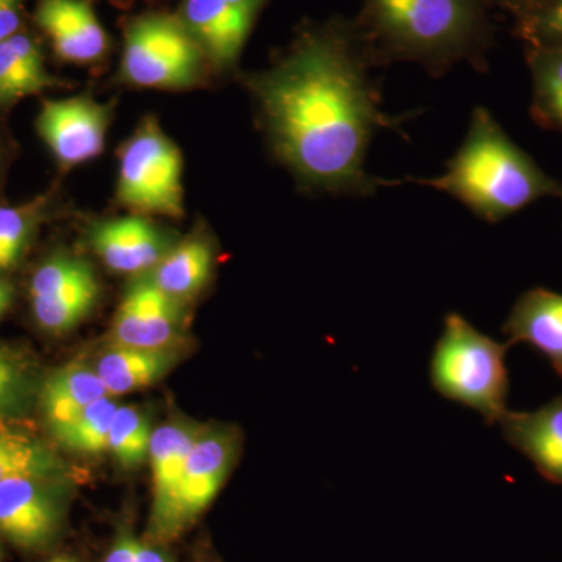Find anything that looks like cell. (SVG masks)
I'll use <instances>...</instances> for the list:
<instances>
[{"instance_id": "obj_16", "label": "cell", "mask_w": 562, "mask_h": 562, "mask_svg": "<svg viewBox=\"0 0 562 562\" xmlns=\"http://www.w3.org/2000/svg\"><path fill=\"white\" fill-rule=\"evenodd\" d=\"M503 439L535 464L547 482L562 486V394L536 412H506Z\"/></svg>"}, {"instance_id": "obj_1", "label": "cell", "mask_w": 562, "mask_h": 562, "mask_svg": "<svg viewBox=\"0 0 562 562\" xmlns=\"http://www.w3.org/2000/svg\"><path fill=\"white\" fill-rule=\"evenodd\" d=\"M375 68L353 21L303 27L269 68L247 74L273 160L303 190L371 198L397 184L366 171V155L382 128L402 132V117L382 109Z\"/></svg>"}, {"instance_id": "obj_12", "label": "cell", "mask_w": 562, "mask_h": 562, "mask_svg": "<svg viewBox=\"0 0 562 562\" xmlns=\"http://www.w3.org/2000/svg\"><path fill=\"white\" fill-rule=\"evenodd\" d=\"M61 505L46 479L18 476L0 483V535L24 550L49 546L61 528Z\"/></svg>"}, {"instance_id": "obj_31", "label": "cell", "mask_w": 562, "mask_h": 562, "mask_svg": "<svg viewBox=\"0 0 562 562\" xmlns=\"http://www.w3.org/2000/svg\"><path fill=\"white\" fill-rule=\"evenodd\" d=\"M136 562H172L168 554L151 543L136 542Z\"/></svg>"}, {"instance_id": "obj_19", "label": "cell", "mask_w": 562, "mask_h": 562, "mask_svg": "<svg viewBox=\"0 0 562 562\" xmlns=\"http://www.w3.org/2000/svg\"><path fill=\"white\" fill-rule=\"evenodd\" d=\"M46 68L43 47L31 33L21 31L0 43V114L31 95L63 87Z\"/></svg>"}, {"instance_id": "obj_35", "label": "cell", "mask_w": 562, "mask_h": 562, "mask_svg": "<svg viewBox=\"0 0 562 562\" xmlns=\"http://www.w3.org/2000/svg\"><path fill=\"white\" fill-rule=\"evenodd\" d=\"M484 2L501 7V9L514 14L524 5L525 2H527V0H484Z\"/></svg>"}, {"instance_id": "obj_5", "label": "cell", "mask_w": 562, "mask_h": 562, "mask_svg": "<svg viewBox=\"0 0 562 562\" xmlns=\"http://www.w3.org/2000/svg\"><path fill=\"white\" fill-rule=\"evenodd\" d=\"M210 63L179 14L147 13L125 29L117 77L144 90L187 91L201 87Z\"/></svg>"}, {"instance_id": "obj_24", "label": "cell", "mask_w": 562, "mask_h": 562, "mask_svg": "<svg viewBox=\"0 0 562 562\" xmlns=\"http://www.w3.org/2000/svg\"><path fill=\"white\" fill-rule=\"evenodd\" d=\"M55 469L57 461L38 436L0 419V483L18 476L47 479Z\"/></svg>"}, {"instance_id": "obj_22", "label": "cell", "mask_w": 562, "mask_h": 562, "mask_svg": "<svg viewBox=\"0 0 562 562\" xmlns=\"http://www.w3.org/2000/svg\"><path fill=\"white\" fill-rule=\"evenodd\" d=\"M172 364V349H132L111 344L110 350L99 358L94 371L101 376L110 395L116 397L157 383Z\"/></svg>"}, {"instance_id": "obj_25", "label": "cell", "mask_w": 562, "mask_h": 562, "mask_svg": "<svg viewBox=\"0 0 562 562\" xmlns=\"http://www.w3.org/2000/svg\"><path fill=\"white\" fill-rule=\"evenodd\" d=\"M120 408L113 395L92 403L83 413L69 422L55 438L70 450L81 453H101L109 450V436L114 413Z\"/></svg>"}, {"instance_id": "obj_32", "label": "cell", "mask_w": 562, "mask_h": 562, "mask_svg": "<svg viewBox=\"0 0 562 562\" xmlns=\"http://www.w3.org/2000/svg\"><path fill=\"white\" fill-rule=\"evenodd\" d=\"M11 158H13V147H11L10 139L0 132V192H2L7 173H9Z\"/></svg>"}, {"instance_id": "obj_34", "label": "cell", "mask_w": 562, "mask_h": 562, "mask_svg": "<svg viewBox=\"0 0 562 562\" xmlns=\"http://www.w3.org/2000/svg\"><path fill=\"white\" fill-rule=\"evenodd\" d=\"M13 284H11V281L9 279H5V277L0 276V317H2L3 314L9 312L11 303H13Z\"/></svg>"}, {"instance_id": "obj_18", "label": "cell", "mask_w": 562, "mask_h": 562, "mask_svg": "<svg viewBox=\"0 0 562 562\" xmlns=\"http://www.w3.org/2000/svg\"><path fill=\"white\" fill-rule=\"evenodd\" d=\"M214 265L216 250L210 236L198 228L187 238L179 239L146 276L158 290L187 305V302L205 290L213 276Z\"/></svg>"}, {"instance_id": "obj_8", "label": "cell", "mask_w": 562, "mask_h": 562, "mask_svg": "<svg viewBox=\"0 0 562 562\" xmlns=\"http://www.w3.org/2000/svg\"><path fill=\"white\" fill-rule=\"evenodd\" d=\"M99 288L90 262L55 251L36 266L29 283L33 319L43 330L68 331L91 312L99 299Z\"/></svg>"}, {"instance_id": "obj_27", "label": "cell", "mask_w": 562, "mask_h": 562, "mask_svg": "<svg viewBox=\"0 0 562 562\" xmlns=\"http://www.w3.org/2000/svg\"><path fill=\"white\" fill-rule=\"evenodd\" d=\"M149 419L135 406H120L111 422L109 450L125 468H135L149 457Z\"/></svg>"}, {"instance_id": "obj_9", "label": "cell", "mask_w": 562, "mask_h": 562, "mask_svg": "<svg viewBox=\"0 0 562 562\" xmlns=\"http://www.w3.org/2000/svg\"><path fill=\"white\" fill-rule=\"evenodd\" d=\"M87 239L110 271L140 277L149 273L180 238L154 217L128 213L92 222Z\"/></svg>"}, {"instance_id": "obj_30", "label": "cell", "mask_w": 562, "mask_h": 562, "mask_svg": "<svg viewBox=\"0 0 562 562\" xmlns=\"http://www.w3.org/2000/svg\"><path fill=\"white\" fill-rule=\"evenodd\" d=\"M136 542L131 532L122 531L103 562H136Z\"/></svg>"}, {"instance_id": "obj_28", "label": "cell", "mask_w": 562, "mask_h": 562, "mask_svg": "<svg viewBox=\"0 0 562 562\" xmlns=\"http://www.w3.org/2000/svg\"><path fill=\"white\" fill-rule=\"evenodd\" d=\"M24 386V373L20 364L5 355H0V408L16 401Z\"/></svg>"}, {"instance_id": "obj_36", "label": "cell", "mask_w": 562, "mask_h": 562, "mask_svg": "<svg viewBox=\"0 0 562 562\" xmlns=\"http://www.w3.org/2000/svg\"><path fill=\"white\" fill-rule=\"evenodd\" d=\"M47 562H77L74 558L66 557V554H58V557L50 558Z\"/></svg>"}, {"instance_id": "obj_11", "label": "cell", "mask_w": 562, "mask_h": 562, "mask_svg": "<svg viewBox=\"0 0 562 562\" xmlns=\"http://www.w3.org/2000/svg\"><path fill=\"white\" fill-rule=\"evenodd\" d=\"M238 453V436L231 430L199 431L188 454L168 541L194 522L216 497Z\"/></svg>"}, {"instance_id": "obj_6", "label": "cell", "mask_w": 562, "mask_h": 562, "mask_svg": "<svg viewBox=\"0 0 562 562\" xmlns=\"http://www.w3.org/2000/svg\"><path fill=\"white\" fill-rule=\"evenodd\" d=\"M116 201L139 216L183 217V155L154 116L144 117L120 147Z\"/></svg>"}, {"instance_id": "obj_20", "label": "cell", "mask_w": 562, "mask_h": 562, "mask_svg": "<svg viewBox=\"0 0 562 562\" xmlns=\"http://www.w3.org/2000/svg\"><path fill=\"white\" fill-rule=\"evenodd\" d=\"M60 211V198L54 190L35 195L27 202H0V276L21 265L41 227Z\"/></svg>"}, {"instance_id": "obj_2", "label": "cell", "mask_w": 562, "mask_h": 562, "mask_svg": "<svg viewBox=\"0 0 562 562\" xmlns=\"http://www.w3.org/2000/svg\"><path fill=\"white\" fill-rule=\"evenodd\" d=\"M484 0H362L355 25L373 65L412 61L441 77L458 63L487 69L494 31Z\"/></svg>"}, {"instance_id": "obj_15", "label": "cell", "mask_w": 562, "mask_h": 562, "mask_svg": "<svg viewBox=\"0 0 562 562\" xmlns=\"http://www.w3.org/2000/svg\"><path fill=\"white\" fill-rule=\"evenodd\" d=\"M199 428L191 425H162L151 435L149 460L151 468L150 538L154 542L168 541L173 506L179 494L181 479L187 468L188 454L199 435Z\"/></svg>"}, {"instance_id": "obj_33", "label": "cell", "mask_w": 562, "mask_h": 562, "mask_svg": "<svg viewBox=\"0 0 562 562\" xmlns=\"http://www.w3.org/2000/svg\"><path fill=\"white\" fill-rule=\"evenodd\" d=\"M228 2H231L235 9L241 11L243 14H246L249 20L257 22L258 14L265 9L268 0H228Z\"/></svg>"}, {"instance_id": "obj_3", "label": "cell", "mask_w": 562, "mask_h": 562, "mask_svg": "<svg viewBox=\"0 0 562 562\" xmlns=\"http://www.w3.org/2000/svg\"><path fill=\"white\" fill-rule=\"evenodd\" d=\"M405 181L446 192L490 224L508 220L542 199L562 201V183L520 149L490 110L472 111L468 135L447 161L446 172Z\"/></svg>"}, {"instance_id": "obj_29", "label": "cell", "mask_w": 562, "mask_h": 562, "mask_svg": "<svg viewBox=\"0 0 562 562\" xmlns=\"http://www.w3.org/2000/svg\"><path fill=\"white\" fill-rule=\"evenodd\" d=\"M22 24V0H0V43L24 31Z\"/></svg>"}, {"instance_id": "obj_7", "label": "cell", "mask_w": 562, "mask_h": 562, "mask_svg": "<svg viewBox=\"0 0 562 562\" xmlns=\"http://www.w3.org/2000/svg\"><path fill=\"white\" fill-rule=\"evenodd\" d=\"M114 103L90 94L41 102L36 133L61 172L72 171L101 157L113 122Z\"/></svg>"}, {"instance_id": "obj_4", "label": "cell", "mask_w": 562, "mask_h": 562, "mask_svg": "<svg viewBox=\"0 0 562 562\" xmlns=\"http://www.w3.org/2000/svg\"><path fill=\"white\" fill-rule=\"evenodd\" d=\"M508 342L476 330L461 314H447L430 362L432 387L442 397L482 414L487 425L498 424L508 412Z\"/></svg>"}, {"instance_id": "obj_26", "label": "cell", "mask_w": 562, "mask_h": 562, "mask_svg": "<svg viewBox=\"0 0 562 562\" xmlns=\"http://www.w3.org/2000/svg\"><path fill=\"white\" fill-rule=\"evenodd\" d=\"M513 16L525 47L562 50V0H527Z\"/></svg>"}, {"instance_id": "obj_13", "label": "cell", "mask_w": 562, "mask_h": 562, "mask_svg": "<svg viewBox=\"0 0 562 562\" xmlns=\"http://www.w3.org/2000/svg\"><path fill=\"white\" fill-rule=\"evenodd\" d=\"M35 21L61 61L95 65L109 54V33L91 0H38Z\"/></svg>"}, {"instance_id": "obj_17", "label": "cell", "mask_w": 562, "mask_h": 562, "mask_svg": "<svg viewBox=\"0 0 562 562\" xmlns=\"http://www.w3.org/2000/svg\"><path fill=\"white\" fill-rule=\"evenodd\" d=\"M509 347L525 342L550 361L562 379V294L532 288L514 303L503 325Z\"/></svg>"}, {"instance_id": "obj_23", "label": "cell", "mask_w": 562, "mask_h": 562, "mask_svg": "<svg viewBox=\"0 0 562 562\" xmlns=\"http://www.w3.org/2000/svg\"><path fill=\"white\" fill-rule=\"evenodd\" d=\"M525 58L532 83L531 120L562 135V50L525 47Z\"/></svg>"}, {"instance_id": "obj_10", "label": "cell", "mask_w": 562, "mask_h": 562, "mask_svg": "<svg viewBox=\"0 0 562 562\" xmlns=\"http://www.w3.org/2000/svg\"><path fill=\"white\" fill-rule=\"evenodd\" d=\"M187 305L158 290L147 276L135 277L111 327V344L132 349H173L184 327Z\"/></svg>"}, {"instance_id": "obj_21", "label": "cell", "mask_w": 562, "mask_h": 562, "mask_svg": "<svg viewBox=\"0 0 562 562\" xmlns=\"http://www.w3.org/2000/svg\"><path fill=\"white\" fill-rule=\"evenodd\" d=\"M109 395L98 372L83 364H69L44 383L41 405L52 432H57L92 403Z\"/></svg>"}, {"instance_id": "obj_14", "label": "cell", "mask_w": 562, "mask_h": 562, "mask_svg": "<svg viewBox=\"0 0 562 562\" xmlns=\"http://www.w3.org/2000/svg\"><path fill=\"white\" fill-rule=\"evenodd\" d=\"M179 18L205 54L210 68H235L255 22L228 0H183Z\"/></svg>"}]
</instances>
